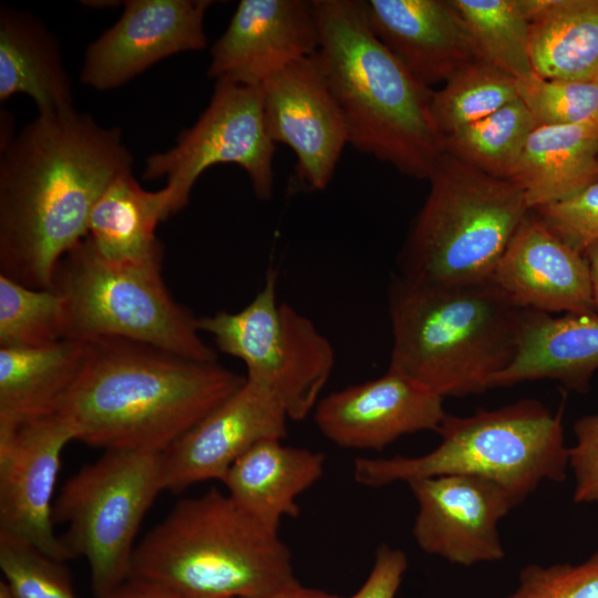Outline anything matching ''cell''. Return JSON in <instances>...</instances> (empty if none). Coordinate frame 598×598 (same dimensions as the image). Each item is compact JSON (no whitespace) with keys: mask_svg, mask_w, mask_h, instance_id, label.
<instances>
[{"mask_svg":"<svg viewBox=\"0 0 598 598\" xmlns=\"http://www.w3.org/2000/svg\"><path fill=\"white\" fill-rule=\"evenodd\" d=\"M481 58L522 80L534 73L520 0H450Z\"/></svg>","mask_w":598,"mask_h":598,"instance_id":"30","label":"cell"},{"mask_svg":"<svg viewBox=\"0 0 598 598\" xmlns=\"http://www.w3.org/2000/svg\"><path fill=\"white\" fill-rule=\"evenodd\" d=\"M210 0H128L120 19L86 49L83 84L122 86L154 63L206 47L204 18Z\"/></svg>","mask_w":598,"mask_h":598,"instance_id":"16","label":"cell"},{"mask_svg":"<svg viewBox=\"0 0 598 598\" xmlns=\"http://www.w3.org/2000/svg\"><path fill=\"white\" fill-rule=\"evenodd\" d=\"M598 370V315L523 309L514 358L491 389L549 379L585 393Z\"/></svg>","mask_w":598,"mask_h":598,"instance_id":"21","label":"cell"},{"mask_svg":"<svg viewBox=\"0 0 598 598\" xmlns=\"http://www.w3.org/2000/svg\"><path fill=\"white\" fill-rule=\"evenodd\" d=\"M132 163L121 128L75 110L25 125L0 157V274L51 289L61 258L89 235L96 200Z\"/></svg>","mask_w":598,"mask_h":598,"instance_id":"1","label":"cell"},{"mask_svg":"<svg viewBox=\"0 0 598 598\" xmlns=\"http://www.w3.org/2000/svg\"><path fill=\"white\" fill-rule=\"evenodd\" d=\"M575 444L569 447V467L575 478L576 503L598 502V413L574 423Z\"/></svg>","mask_w":598,"mask_h":598,"instance_id":"36","label":"cell"},{"mask_svg":"<svg viewBox=\"0 0 598 598\" xmlns=\"http://www.w3.org/2000/svg\"><path fill=\"white\" fill-rule=\"evenodd\" d=\"M529 209L565 200L598 182V127L542 125L529 135L511 178Z\"/></svg>","mask_w":598,"mask_h":598,"instance_id":"26","label":"cell"},{"mask_svg":"<svg viewBox=\"0 0 598 598\" xmlns=\"http://www.w3.org/2000/svg\"><path fill=\"white\" fill-rule=\"evenodd\" d=\"M264 598H340L322 590L307 588L297 580Z\"/></svg>","mask_w":598,"mask_h":598,"instance_id":"39","label":"cell"},{"mask_svg":"<svg viewBox=\"0 0 598 598\" xmlns=\"http://www.w3.org/2000/svg\"><path fill=\"white\" fill-rule=\"evenodd\" d=\"M582 255L588 265L594 312L598 315V239L588 245Z\"/></svg>","mask_w":598,"mask_h":598,"instance_id":"40","label":"cell"},{"mask_svg":"<svg viewBox=\"0 0 598 598\" xmlns=\"http://www.w3.org/2000/svg\"><path fill=\"white\" fill-rule=\"evenodd\" d=\"M277 270L267 271L265 283L240 311H218L197 318L217 348L241 360L248 380L270 389L289 420L313 412L333 371L331 342L305 315L277 301Z\"/></svg>","mask_w":598,"mask_h":598,"instance_id":"10","label":"cell"},{"mask_svg":"<svg viewBox=\"0 0 598 598\" xmlns=\"http://www.w3.org/2000/svg\"><path fill=\"white\" fill-rule=\"evenodd\" d=\"M492 280L523 309L594 312L582 252L555 236L532 210L515 233Z\"/></svg>","mask_w":598,"mask_h":598,"instance_id":"19","label":"cell"},{"mask_svg":"<svg viewBox=\"0 0 598 598\" xmlns=\"http://www.w3.org/2000/svg\"><path fill=\"white\" fill-rule=\"evenodd\" d=\"M322 61L357 151L427 179L444 153L431 113L433 91L383 45L362 0H313Z\"/></svg>","mask_w":598,"mask_h":598,"instance_id":"3","label":"cell"},{"mask_svg":"<svg viewBox=\"0 0 598 598\" xmlns=\"http://www.w3.org/2000/svg\"><path fill=\"white\" fill-rule=\"evenodd\" d=\"M172 192L144 189L132 171L116 176L92 208L89 235L95 250L114 264L162 262L159 221L172 215Z\"/></svg>","mask_w":598,"mask_h":598,"instance_id":"25","label":"cell"},{"mask_svg":"<svg viewBox=\"0 0 598 598\" xmlns=\"http://www.w3.org/2000/svg\"><path fill=\"white\" fill-rule=\"evenodd\" d=\"M530 210L555 236L579 252L598 239V182L565 200Z\"/></svg>","mask_w":598,"mask_h":598,"instance_id":"35","label":"cell"},{"mask_svg":"<svg viewBox=\"0 0 598 598\" xmlns=\"http://www.w3.org/2000/svg\"><path fill=\"white\" fill-rule=\"evenodd\" d=\"M594 81L598 82V74H597V76H596V79Z\"/></svg>","mask_w":598,"mask_h":598,"instance_id":"42","label":"cell"},{"mask_svg":"<svg viewBox=\"0 0 598 598\" xmlns=\"http://www.w3.org/2000/svg\"><path fill=\"white\" fill-rule=\"evenodd\" d=\"M537 126L518 97L444 136V152L485 174L511 179L527 140Z\"/></svg>","mask_w":598,"mask_h":598,"instance_id":"28","label":"cell"},{"mask_svg":"<svg viewBox=\"0 0 598 598\" xmlns=\"http://www.w3.org/2000/svg\"><path fill=\"white\" fill-rule=\"evenodd\" d=\"M324 462L320 452L265 440L243 454L221 483L238 505L278 532L282 518L299 515L297 498L321 478Z\"/></svg>","mask_w":598,"mask_h":598,"instance_id":"22","label":"cell"},{"mask_svg":"<svg viewBox=\"0 0 598 598\" xmlns=\"http://www.w3.org/2000/svg\"><path fill=\"white\" fill-rule=\"evenodd\" d=\"M0 598H16L10 586L6 580L0 581Z\"/></svg>","mask_w":598,"mask_h":598,"instance_id":"41","label":"cell"},{"mask_svg":"<svg viewBox=\"0 0 598 598\" xmlns=\"http://www.w3.org/2000/svg\"><path fill=\"white\" fill-rule=\"evenodd\" d=\"M128 577L188 598H264L296 580L278 532L218 489L179 501L136 545Z\"/></svg>","mask_w":598,"mask_h":598,"instance_id":"5","label":"cell"},{"mask_svg":"<svg viewBox=\"0 0 598 598\" xmlns=\"http://www.w3.org/2000/svg\"><path fill=\"white\" fill-rule=\"evenodd\" d=\"M260 89L268 136L292 150L301 184L326 189L349 141L319 53L279 70Z\"/></svg>","mask_w":598,"mask_h":598,"instance_id":"12","label":"cell"},{"mask_svg":"<svg viewBox=\"0 0 598 598\" xmlns=\"http://www.w3.org/2000/svg\"><path fill=\"white\" fill-rule=\"evenodd\" d=\"M161 454L107 450L72 475L54 502L53 520L68 527L61 539L87 560L97 598L130 576L136 534L164 491Z\"/></svg>","mask_w":598,"mask_h":598,"instance_id":"9","label":"cell"},{"mask_svg":"<svg viewBox=\"0 0 598 598\" xmlns=\"http://www.w3.org/2000/svg\"><path fill=\"white\" fill-rule=\"evenodd\" d=\"M443 398L391 370L320 399L313 410L319 431L332 443L381 451L400 436L437 431L447 415Z\"/></svg>","mask_w":598,"mask_h":598,"instance_id":"18","label":"cell"},{"mask_svg":"<svg viewBox=\"0 0 598 598\" xmlns=\"http://www.w3.org/2000/svg\"><path fill=\"white\" fill-rule=\"evenodd\" d=\"M400 254L401 276L437 285L492 280L529 213L511 179L485 174L443 153Z\"/></svg>","mask_w":598,"mask_h":598,"instance_id":"7","label":"cell"},{"mask_svg":"<svg viewBox=\"0 0 598 598\" xmlns=\"http://www.w3.org/2000/svg\"><path fill=\"white\" fill-rule=\"evenodd\" d=\"M75 382L56 412L74 440L163 453L246 381L216 362L118 338L86 340Z\"/></svg>","mask_w":598,"mask_h":598,"instance_id":"2","label":"cell"},{"mask_svg":"<svg viewBox=\"0 0 598 598\" xmlns=\"http://www.w3.org/2000/svg\"><path fill=\"white\" fill-rule=\"evenodd\" d=\"M441 441L420 456L359 457L354 480L368 487L441 475L491 480L520 504L545 481L561 482L569 467L561 414L542 402L519 400L468 416L446 415Z\"/></svg>","mask_w":598,"mask_h":598,"instance_id":"6","label":"cell"},{"mask_svg":"<svg viewBox=\"0 0 598 598\" xmlns=\"http://www.w3.org/2000/svg\"><path fill=\"white\" fill-rule=\"evenodd\" d=\"M73 440L72 429L58 413L0 429V532L60 561L75 558L53 527L61 454Z\"/></svg>","mask_w":598,"mask_h":598,"instance_id":"13","label":"cell"},{"mask_svg":"<svg viewBox=\"0 0 598 598\" xmlns=\"http://www.w3.org/2000/svg\"><path fill=\"white\" fill-rule=\"evenodd\" d=\"M517 83L518 96L538 126L598 127V82L547 80L532 73Z\"/></svg>","mask_w":598,"mask_h":598,"instance_id":"32","label":"cell"},{"mask_svg":"<svg viewBox=\"0 0 598 598\" xmlns=\"http://www.w3.org/2000/svg\"><path fill=\"white\" fill-rule=\"evenodd\" d=\"M388 370L442 396L491 389L514 358L523 308L493 281L437 285L393 277Z\"/></svg>","mask_w":598,"mask_h":598,"instance_id":"4","label":"cell"},{"mask_svg":"<svg viewBox=\"0 0 598 598\" xmlns=\"http://www.w3.org/2000/svg\"><path fill=\"white\" fill-rule=\"evenodd\" d=\"M534 73L592 81L598 74V0H520Z\"/></svg>","mask_w":598,"mask_h":598,"instance_id":"27","label":"cell"},{"mask_svg":"<svg viewBox=\"0 0 598 598\" xmlns=\"http://www.w3.org/2000/svg\"><path fill=\"white\" fill-rule=\"evenodd\" d=\"M518 97L517 79L478 59L455 72L440 90L433 91L431 113L444 137Z\"/></svg>","mask_w":598,"mask_h":598,"instance_id":"29","label":"cell"},{"mask_svg":"<svg viewBox=\"0 0 598 598\" xmlns=\"http://www.w3.org/2000/svg\"><path fill=\"white\" fill-rule=\"evenodd\" d=\"M29 95L39 114L74 110L70 78L56 38L32 13L0 9V101Z\"/></svg>","mask_w":598,"mask_h":598,"instance_id":"23","label":"cell"},{"mask_svg":"<svg viewBox=\"0 0 598 598\" xmlns=\"http://www.w3.org/2000/svg\"><path fill=\"white\" fill-rule=\"evenodd\" d=\"M275 150L265 125L260 86L218 80L195 124L181 133L173 147L146 158L143 178H166L172 215L187 205L198 177L217 164L240 166L256 197L269 200Z\"/></svg>","mask_w":598,"mask_h":598,"instance_id":"11","label":"cell"},{"mask_svg":"<svg viewBox=\"0 0 598 598\" xmlns=\"http://www.w3.org/2000/svg\"><path fill=\"white\" fill-rule=\"evenodd\" d=\"M68 311L54 289L27 287L0 274V347H40L68 338Z\"/></svg>","mask_w":598,"mask_h":598,"instance_id":"31","label":"cell"},{"mask_svg":"<svg viewBox=\"0 0 598 598\" xmlns=\"http://www.w3.org/2000/svg\"><path fill=\"white\" fill-rule=\"evenodd\" d=\"M85 342L0 347V429L55 414L80 372Z\"/></svg>","mask_w":598,"mask_h":598,"instance_id":"24","label":"cell"},{"mask_svg":"<svg viewBox=\"0 0 598 598\" xmlns=\"http://www.w3.org/2000/svg\"><path fill=\"white\" fill-rule=\"evenodd\" d=\"M383 45L430 87L482 59L450 0H362Z\"/></svg>","mask_w":598,"mask_h":598,"instance_id":"20","label":"cell"},{"mask_svg":"<svg viewBox=\"0 0 598 598\" xmlns=\"http://www.w3.org/2000/svg\"><path fill=\"white\" fill-rule=\"evenodd\" d=\"M406 568L408 558L401 549L379 546L367 580L350 598H395Z\"/></svg>","mask_w":598,"mask_h":598,"instance_id":"37","label":"cell"},{"mask_svg":"<svg viewBox=\"0 0 598 598\" xmlns=\"http://www.w3.org/2000/svg\"><path fill=\"white\" fill-rule=\"evenodd\" d=\"M103 598H188L148 579L128 577Z\"/></svg>","mask_w":598,"mask_h":598,"instance_id":"38","label":"cell"},{"mask_svg":"<svg viewBox=\"0 0 598 598\" xmlns=\"http://www.w3.org/2000/svg\"><path fill=\"white\" fill-rule=\"evenodd\" d=\"M408 485L417 503L412 533L423 551L462 566L505 556L498 523L516 503L497 483L441 475L414 478Z\"/></svg>","mask_w":598,"mask_h":598,"instance_id":"14","label":"cell"},{"mask_svg":"<svg viewBox=\"0 0 598 598\" xmlns=\"http://www.w3.org/2000/svg\"><path fill=\"white\" fill-rule=\"evenodd\" d=\"M287 412L267 386L248 380L162 454L163 489L182 492L217 480L255 444L287 436Z\"/></svg>","mask_w":598,"mask_h":598,"instance_id":"15","label":"cell"},{"mask_svg":"<svg viewBox=\"0 0 598 598\" xmlns=\"http://www.w3.org/2000/svg\"><path fill=\"white\" fill-rule=\"evenodd\" d=\"M313 0H241L210 49L207 75L260 86L319 50Z\"/></svg>","mask_w":598,"mask_h":598,"instance_id":"17","label":"cell"},{"mask_svg":"<svg viewBox=\"0 0 598 598\" xmlns=\"http://www.w3.org/2000/svg\"><path fill=\"white\" fill-rule=\"evenodd\" d=\"M161 268L162 262L107 261L86 236L61 258L51 287L66 305L68 338H118L216 362L197 318L172 297Z\"/></svg>","mask_w":598,"mask_h":598,"instance_id":"8","label":"cell"},{"mask_svg":"<svg viewBox=\"0 0 598 598\" xmlns=\"http://www.w3.org/2000/svg\"><path fill=\"white\" fill-rule=\"evenodd\" d=\"M505 598H598V550L580 564H530Z\"/></svg>","mask_w":598,"mask_h":598,"instance_id":"34","label":"cell"},{"mask_svg":"<svg viewBox=\"0 0 598 598\" xmlns=\"http://www.w3.org/2000/svg\"><path fill=\"white\" fill-rule=\"evenodd\" d=\"M0 568L16 598H78L60 560L4 532Z\"/></svg>","mask_w":598,"mask_h":598,"instance_id":"33","label":"cell"}]
</instances>
